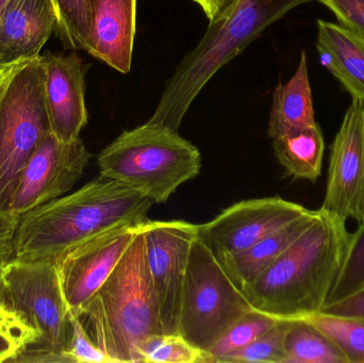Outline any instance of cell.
Wrapping results in <instances>:
<instances>
[{
  "instance_id": "obj_18",
  "label": "cell",
  "mask_w": 364,
  "mask_h": 363,
  "mask_svg": "<svg viewBox=\"0 0 364 363\" xmlns=\"http://www.w3.org/2000/svg\"><path fill=\"white\" fill-rule=\"evenodd\" d=\"M316 124L306 53H301L296 72L274 92L267 134L274 139Z\"/></svg>"
},
{
  "instance_id": "obj_15",
  "label": "cell",
  "mask_w": 364,
  "mask_h": 363,
  "mask_svg": "<svg viewBox=\"0 0 364 363\" xmlns=\"http://www.w3.org/2000/svg\"><path fill=\"white\" fill-rule=\"evenodd\" d=\"M57 21L53 0H6L0 13V76L40 58Z\"/></svg>"
},
{
  "instance_id": "obj_29",
  "label": "cell",
  "mask_w": 364,
  "mask_h": 363,
  "mask_svg": "<svg viewBox=\"0 0 364 363\" xmlns=\"http://www.w3.org/2000/svg\"><path fill=\"white\" fill-rule=\"evenodd\" d=\"M70 339L64 351L66 362L113 363L112 359L94 342L80 317L70 313Z\"/></svg>"
},
{
  "instance_id": "obj_30",
  "label": "cell",
  "mask_w": 364,
  "mask_h": 363,
  "mask_svg": "<svg viewBox=\"0 0 364 363\" xmlns=\"http://www.w3.org/2000/svg\"><path fill=\"white\" fill-rule=\"evenodd\" d=\"M337 17L339 25L364 38V0H318Z\"/></svg>"
},
{
  "instance_id": "obj_3",
  "label": "cell",
  "mask_w": 364,
  "mask_h": 363,
  "mask_svg": "<svg viewBox=\"0 0 364 363\" xmlns=\"http://www.w3.org/2000/svg\"><path fill=\"white\" fill-rule=\"evenodd\" d=\"M79 317L113 363L143 362L147 347L164 335L147 270L142 224Z\"/></svg>"
},
{
  "instance_id": "obj_8",
  "label": "cell",
  "mask_w": 364,
  "mask_h": 363,
  "mask_svg": "<svg viewBox=\"0 0 364 363\" xmlns=\"http://www.w3.org/2000/svg\"><path fill=\"white\" fill-rule=\"evenodd\" d=\"M252 310L243 290L197 234L184 277L179 335L209 353L233 323Z\"/></svg>"
},
{
  "instance_id": "obj_12",
  "label": "cell",
  "mask_w": 364,
  "mask_h": 363,
  "mask_svg": "<svg viewBox=\"0 0 364 363\" xmlns=\"http://www.w3.org/2000/svg\"><path fill=\"white\" fill-rule=\"evenodd\" d=\"M321 210L343 221H364V102L353 99L331 146Z\"/></svg>"
},
{
  "instance_id": "obj_34",
  "label": "cell",
  "mask_w": 364,
  "mask_h": 363,
  "mask_svg": "<svg viewBox=\"0 0 364 363\" xmlns=\"http://www.w3.org/2000/svg\"><path fill=\"white\" fill-rule=\"evenodd\" d=\"M6 0H0V13H1L2 8H4V4H6Z\"/></svg>"
},
{
  "instance_id": "obj_1",
  "label": "cell",
  "mask_w": 364,
  "mask_h": 363,
  "mask_svg": "<svg viewBox=\"0 0 364 363\" xmlns=\"http://www.w3.org/2000/svg\"><path fill=\"white\" fill-rule=\"evenodd\" d=\"M350 236L346 221L318 209L308 229L242 288L250 306L278 321H301L321 313L341 270Z\"/></svg>"
},
{
  "instance_id": "obj_20",
  "label": "cell",
  "mask_w": 364,
  "mask_h": 363,
  "mask_svg": "<svg viewBox=\"0 0 364 363\" xmlns=\"http://www.w3.org/2000/svg\"><path fill=\"white\" fill-rule=\"evenodd\" d=\"M276 159L287 174L316 183L322 174L325 140L318 123L272 139Z\"/></svg>"
},
{
  "instance_id": "obj_21",
  "label": "cell",
  "mask_w": 364,
  "mask_h": 363,
  "mask_svg": "<svg viewBox=\"0 0 364 363\" xmlns=\"http://www.w3.org/2000/svg\"><path fill=\"white\" fill-rule=\"evenodd\" d=\"M284 363H348L339 347L306 321H292L284 342Z\"/></svg>"
},
{
  "instance_id": "obj_35",
  "label": "cell",
  "mask_w": 364,
  "mask_h": 363,
  "mask_svg": "<svg viewBox=\"0 0 364 363\" xmlns=\"http://www.w3.org/2000/svg\"><path fill=\"white\" fill-rule=\"evenodd\" d=\"M4 264H0V276H1L2 268H4Z\"/></svg>"
},
{
  "instance_id": "obj_31",
  "label": "cell",
  "mask_w": 364,
  "mask_h": 363,
  "mask_svg": "<svg viewBox=\"0 0 364 363\" xmlns=\"http://www.w3.org/2000/svg\"><path fill=\"white\" fill-rule=\"evenodd\" d=\"M18 215L0 210V264H6L14 257V239Z\"/></svg>"
},
{
  "instance_id": "obj_28",
  "label": "cell",
  "mask_w": 364,
  "mask_h": 363,
  "mask_svg": "<svg viewBox=\"0 0 364 363\" xmlns=\"http://www.w3.org/2000/svg\"><path fill=\"white\" fill-rule=\"evenodd\" d=\"M145 363H209L211 356L188 342L181 335H162L147 347Z\"/></svg>"
},
{
  "instance_id": "obj_23",
  "label": "cell",
  "mask_w": 364,
  "mask_h": 363,
  "mask_svg": "<svg viewBox=\"0 0 364 363\" xmlns=\"http://www.w3.org/2000/svg\"><path fill=\"white\" fill-rule=\"evenodd\" d=\"M53 1L58 18L55 31L64 47L87 51L93 26L91 0Z\"/></svg>"
},
{
  "instance_id": "obj_25",
  "label": "cell",
  "mask_w": 364,
  "mask_h": 363,
  "mask_svg": "<svg viewBox=\"0 0 364 363\" xmlns=\"http://www.w3.org/2000/svg\"><path fill=\"white\" fill-rule=\"evenodd\" d=\"M277 322L278 320L256 310L244 315L233 323L210 350L212 362H220L226 356L250 345L274 327Z\"/></svg>"
},
{
  "instance_id": "obj_36",
  "label": "cell",
  "mask_w": 364,
  "mask_h": 363,
  "mask_svg": "<svg viewBox=\"0 0 364 363\" xmlns=\"http://www.w3.org/2000/svg\"><path fill=\"white\" fill-rule=\"evenodd\" d=\"M0 87H1V80H0Z\"/></svg>"
},
{
  "instance_id": "obj_17",
  "label": "cell",
  "mask_w": 364,
  "mask_h": 363,
  "mask_svg": "<svg viewBox=\"0 0 364 363\" xmlns=\"http://www.w3.org/2000/svg\"><path fill=\"white\" fill-rule=\"evenodd\" d=\"M316 49L321 64L353 99L364 102V38L339 23L320 19Z\"/></svg>"
},
{
  "instance_id": "obj_14",
  "label": "cell",
  "mask_w": 364,
  "mask_h": 363,
  "mask_svg": "<svg viewBox=\"0 0 364 363\" xmlns=\"http://www.w3.org/2000/svg\"><path fill=\"white\" fill-rule=\"evenodd\" d=\"M45 70V107L50 132L61 142L80 138L87 124L85 106V72L76 53L68 55L47 53L41 55Z\"/></svg>"
},
{
  "instance_id": "obj_16",
  "label": "cell",
  "mask_w": 364,
  "mask_h": 363,
  "mask_svg": "<svg viewBox=\"0 0 364 363\" xmlns=\"http://www.w3.org/2000/svg\"><path fill=\"white\" fill-rule=\"evenodd\" d=\"M93 26L87 53L117 72H130L136 0H91Z\"/></svg>"
},
{
  "instance_id": "obj_7",
  "label": "cell",
  "mask_w": 364,
  "mask_h": 363,
  "mask_svg": "<svg viewBox=\"0 0 364 363\" xmlns=\"http://www.w3.org/2000/svg\"><path fill=\"white\" fill-rule=\"evenodd\" d=\"M0 298L21 313L40 335V343L23 352L16 362H66L70 310L57 261L9 260L0 276Z\"/></svg>"
},
{
  "instance_id": "obj_26",
  "label": "cell",
  "mask_w": 364,
  "mask_h": 363,
  "mask_svg": "<svg viewBox=\"0 0 364 363\" xmlns=\"http://www.w3.org/2000/svg\"><path fill=\"white\" fill-rule=\"evenodd\" d=\"M364 288V221L350 234L346 258L327 305L340 302Z\"/></svg>"
},
{
  "instance_id": "obj_6",
  "label": "cell",
  "mask_w": 364,
  "mask_h": 363,
  "mask_svg": "<svg viewBox=\"0 0 364 363\" xmlns=\"http://www.w3.org/2000/svg\"><path fill=\"white\" fill-rule=\"evenodd\" d=\"M0 80V210L9 211L23 166L50 134L41 55L4 72Z\"/></svg>"
},
{
  "instance_id": "obj_27",
  "label": "cell",
  "mask_w": 364,
  "mask_h": 363,
  "mask_svg": "<svg viewBox=\"0 0 364 363\" xmlns=\"http://www.w3.org/2000/svg\"><path fill=\"white\" fill-rule=\"evenodd\" d=\"M290 321H278L274 327L243 349L223 358L220 362L284 363V342Z\"/></svg>"
},
{
  "instance_id": "obj_32",
  "label": "cell",
  "mask_w": 364,
  "mask_h": 363,
  "mask_svg": "<svg viewBox=\"0 0 364 363\" xmlns=\"http://www.w3.org/2000/svg\"><path fill=\"white\" fill-rule=\"evenodd\" d=\"M321 313L343 317L364 318V288L340 302L327 305Z\"/></svg>"
},
{
  "instance_id": "obj_4",
  "label": "cell",
  "mask_w": 364,
  "mask_h": 363,
  "mask_svg": "<svg viewBox=\"0 0 364 363\" xmlns=\"http://www.w3.org/2000/svg\"><path fill=\"white\" fill-rule=\"evenodd\" d=\"M314 0H232L209 21L197 46L182 59L147 123L179 131L203 87L267 27L296 6Z\"/></svg>"
},
{
  "instance_id": "obj_24",
  "label": "cell",
  "mask_w": 364,
  "mask_h": 363,
  "mask_svg": "<svg viewBox=\"0 0 364 363\" xmlns=\"http://www.w3.org/2000/svg\"><path fill=\"white\" fill-rule=\"evenodd\" d=\"M40 340V335L28 320L0 298V362H16Z\"/></svg>"
},
{
  "instance_id": "obj_19",
  "label": "cell",
  "mask_w": 364,
  "mask_h": 363,
  "mask_svg": "<svg viewBox=\"0 0 364 363\" xmlns=\"http://www.w3.org/2000/svg\"><path fill=\"white\" fill-rule=\"evenodd\" d=\"M316 210L265 237L250 249L220 260L231 278L240 288L245 287L269 268L316 219Z\"/></svg>"
},
{
  "instance_id": "obj_2",
  "label": "cell",
  "mask_w": 364,
  "mask_h": 363,
  "mask_svg": "<svg viewBox=\"0 0 364 363\" xmlns=\"http://www.w3.org/2000/svg\"><path fill=\"white\" fill-rule=\"evenodd\" d=\"M153 205L138 192L100 175L77 191L21 215L13 258L58 261L106 230L146 221Z\"/></svg>"
},
{
  "instance_id": "obj_11",
  "label": "cell",
  "mask_w": 364,
  "mask_h": 363,
  "mask_svg": "<svg viewBox=\"0 0 364 363\" xmlns=\"http://www.w3.org/2000/svg\"><path fill=\"white\" fill-rule=\"evenodd\" d=\"M309 211L280 196L242 200L198 225V237L222 260L250 249Z\"/></svg>"
},
{
  "instance_id": "obj_13",
  "label": "cell",
  "mask_w": 364,
  "mask_h": 363,
  "mask_svg": "<svg viewBox=\"0 0 364 363\" xmlns=\"http://www.w3.org/2000/svg\"><path fill=\"white\" fill-rule=\"evenodd\" d=\"M142 223L125 224L106 230L77 245L58 260L70 313L80 315L121 261Z\"/></svg>"
},
{
  "instance_id": "obj_22",
  "label": "cell",
  "mask_w": 364,
  "mask_h": 363,
  "mask_svg": "<svg viewBox=\"0 0 364 363\" xmlns=\"http://www.w3.org/2000/svg\"><path fill=\"white\" fill-rule=\"evenodd\" d=\"M301 321L324 332L339 347L348 363H364V318L318 313Z\"/></svg>"
},
{
  "instance_id": "obj_10",
  "label": "cell",
  "mask_w": 364,
  "mask_h": 363,
  "mask_svg": "<svg viewBox=\"0 0 364 363\" xmlns=\"http://www.w3.org/2000/svg\"><path fill=\"white\" fill-rule=\"evenodd\" d=\"M91 157L80 138L61 142L51 132L47 134L23 166L9 211L21 217L70 193Z\"/></svg>"
},
{
  "instance_id": "obj_9",
  "label": "cell",
  "mask_w": 364,
  "mask_h": 363,
  "mask_svg": "<svg viewBox=\"0 0 364 363\" xmlns=\"http://www.w3.org/2000/svg\"><path fill=\"white\" fill-rule=\"evenodd\" d=\"M147 270L164 335L179 334L184 277L198 225L184 221L142 223Z\"/></svg>"
},
{
  "instance_id": "obj_33",
  "label": "cell",
  "mask_w": 364,
  "mask_h": 363,
  "mask_svg": "<svg viewBox=\"0 0 364 363\" xmlns=\"http://www.w3.org/2000/svg\"><path fill=\"white\" fill-rule=\"evenodd\" d=\"M200 6L209 21L220 14L224 9L230 4L232 0H193Z\"/></svg>"
},
{
  "instance_id": "obj_5",
  "label": "cell",
  "mask_w": 364,
  "mask_h": 363,
  "mask_svg": "<svg viewBox=\"0 0 364 363\" xmlns=\"http://www.w3.org/2000/svg\"><path fill=\"white\" fill-rule=\"evenodd\" d=\"M97 164L102 176L162 204L199 174L201 156L178 131L145 123L117 136L100 153Z\"/></svg>"
}]
</instances>
